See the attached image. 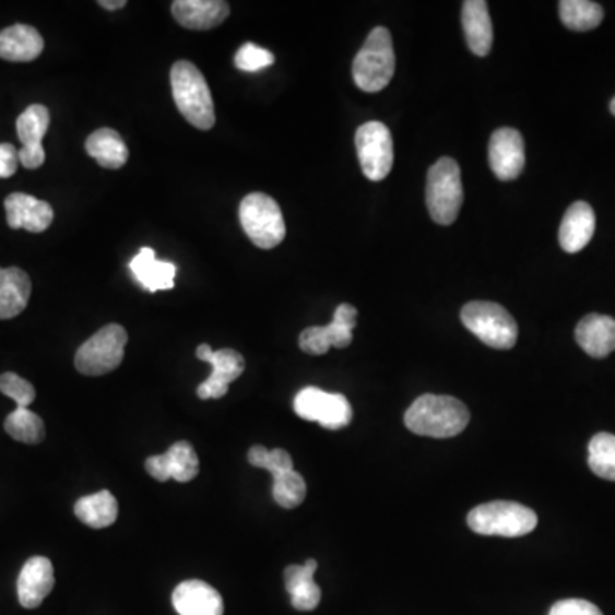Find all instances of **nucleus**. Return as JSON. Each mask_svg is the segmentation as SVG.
<instances>
[{
    "mask_svg": "<svg viewBox=\"0 0 615 615\" xmlns=\"http://www.w3.org/2000/svg\"><path fill=\"white\" fill-rule=\"evenodd\" d=\"M275 57L272 51L259 47L256 44H245L244 47L236 51L235 66L236 69L244 72H259L265 67L274 63Z\"/></svg>",
    "mask_w": 615,
    "mask_h": 615,
    "instance_id": "72a5a7b5",
    "label": "nucleus"
},
{
    "mask_svg": "<svg viewBox=\"0 0 615 615\" xmlns=\"http://www.w3.org/2000/svg\"><path fill=\"white\" fill-rule=\"evenodd\" d=\"M466 523L478 535L498 537H523L537 527L535 511L513 501H490L477 506L466 517Z\"/></svg>",
    "mask_w": 615,
    "mask_h": 615,
    "instance_id": "39448f33",
    "label": "nucleus"
},
{
    "mask_svg": "<svg viewBox=\"0 0 615 615\" xmlns=\"http://www.w3.org/2000/svg\"><path fill=\"white\" fill-rule=\"evenodd\" d=\"M294 412L301 419L317 421L320 426L338 431L350 426L353 421V407L350 400L341 393H329L317 387H306L294 399Z\"/></svg>",
    "mask_w": 615,
    "mask_h": 615,
    "instance_id": "1a4fd4ad",
    "label": "nucleus"
},
{
    "mask_svg": "<svg viewBox=\"0 0 615 615\" xmlns=\"http://www.w3.org/2000/svg\"><path fill=\"white\" fill-rule=\"evenodd\" d=\"M272 496L279 506H283L286 510H293L296 506L301 505L306 498V483L301 474L296 471L286 472V474L274 477V487H272Z\"/></svg>",
    "mask_w": 615,
    "mask_h": 615,
    "instance_id": "2f4dec72",
    "label": "nucleus"
},
{
    "mask_svg": "<svg viewBox=\"0 0 615 615\" xmlns=\"http://www.w3.org/2000/svg\"><path fill=\"white\" fill-rule=\"evenodd\" d=\"M130 271L138 283L150 293L172 289L175 286L177 265L172 262H159L153 248H141L138 256L130 262Z\"/></svg>",
    "mask_w": 615,
    "mask_h": 615,
    "instance_id": "393cba45",
    "label": "nucleus"
},
{
    "mask_svg": "<svg viewBox=\"0 0 615 615\" xmlns=\"http://www.w3.org/2000/svg\"><path fill=\"white\" fill-rule=\"evenodd\" d=\"M317 568V560L308 559L305 565L287 566L284 571L286 590L291 595V604L296 611H315L322 600V590L314 580Z\"/></svg>",
    "mask_w": 615,
    "mask_h": 615,
    "instance_id": "5701e85b",
    "label": "nucleus"
},
{
    "mask_svg": "<svg viewBox=\"0 0 615 615\" xmlns=\"http://www.w3.org/2000/svg\"><path fill=\"white\" fill-rule=\"evenodd\" d=\"M50 126L47 106L32 105L20 115L16 122L21 147L20 163L26 169H36L45 163L44 138Z\"/></svg>",
    "mask_w": 615,
    "mask_h": 615,
    "instance_id": "ddd939ff",
    "label": "nucleus"
},
{
    "mask_svg": "<svg viewBox=\"0 0 615 615\" xmlns=\"http://www.w3.org/2000/svg\"><path fill=\"white\" fill-rule=\"evenodd\" d=\"M357 310L353 305L338 306L332 323L327 327H310L299 335V347L311 356H322L330 347L344 350L353 342V330L356 329Z\"/></svg>",
    "mask_w": 615,
    "mask_h": 615,
    "instance_id": "9b49d317",
    "label": "nucleus"
},
{
    "mask_svg": "<svg viewBox=\"0 0 615 615\" xmlns=\"http://www.w3.org/2000/svg\"><path fill=\"white\" fill-rule=\"evenodd\" d=\"M56 584L54 566L47 557L35 556L26 560L17 578V599L24 608H36L44 604Z\"/></svg>",
    "mask_w": 615,
    "mask_h": 615,
    "instance_id": "f3484780",
    "label": "nucleus"
},
{
    "mask_svg": "<svg viewBox=\"0 0 615 615\" xmlns=\"http://www.w3.org/2000/svg\"><path fill=\"white\" fill-rule=\"evenodd\" d=\"M74 513L91 529H106L117 521L118 502L110 490H99L79 499L74 506Z\"/></svg>",
    "mask_w": 615,
    "mask_h": 615,
    "instance_id": "cd10ccee",
    "label": "nucleus"
},
{
    "mask_svg": "<svg viewBox=\"0 0 615 615\" xmlns=\"http://www.w3.org/2000/svg\"><path fill=\"white\" fill-rule=\"evenodd\" d=\"M5 433L12 439L26 445H38L45 439V424L29 409H16L4 423Z\"/></svg>",
    "mask_w": 615,
    "mask_h": 615,
    "instance_id": "c756f323",
    "label": "nucleus"
},
{
    "mask_svg": "<svg viewBox=\"0 0 615 615\" xmlns=\"http://www.w3.org/2000/svg\"><path fill=\"white\" fill-rule=\"evenodd\" d=\"M462 323L493 350H511L517 344V322L498 303H469L462 308Z\"/></svg>",
    "mask_w": 615,
    "mask_h": 615,
    "instance_id": "0eeeda50",
    "label": "nucleus"
},
{
    "mask_svg": "<svg viewBox=\"0 0 615 615\" xmlns=\"http://www.w3.org/2000/svg\"><path fill=\"white\" fill-rule=\"evenodd\" d=\"M0 392L11 397L16 402L17 409H28L36 397L35 387L24 378L17 377L16 372L0 375Z\"/></svg>",
    "mask_w": 615,
    "mask_h": 615,
    "instance_id": "f704fd0d",
    "label": "nucleus"
},
{
    "mask_svg": "<svg viewBox=\"0 0 615 615\" xmlns=\"http://www.w3.org/2000/svg\"><path fill=\"white\" fill-rule=\"evenodd\" d=\"M44 47V38L28 24H14L0 32V59L8 62H32L42 56Z\"/></svg>",
    "mask_w": 615,
    "mask_h": 615,
    "instance_id": "b1692460",
    "label": "nucleus"
},
{
    "mask_svg": "<svg viewBox=\"0 0 615 615\" xmlns=\"http://www.w3.org/2000/svg\"><path fill=\"white\" fill-rule=\"evenodd\" d=\"M356 150L360 168L371 181L389 177L393 166V139L389 127L381 122H368L356 132Z\"/></svg>",
    "mask_w": 615,
    "mask_h": 615,
    "instance_id": "9d476101",
    "label": "nucleus"
},
{
    "mask_svg": "<svg viewBox=\"0 0 615 615\" xmlns=\"http://www.w3.org/2000/svg\"><path fill=\"white\" fill-rule=\"evenodd\" d=\"M5 217L12 229H26L29 233L47 232L54 223V209L45 200L26 193H11L5 199Z\"/></svg>",
    "mask_w": 615,
    "mask_h": 615,
    "instance_id": "dca6fc26",
    "label": "nucleus"
},
{
    "mask_svg": "<svg viewBox=\"0 0 615 615\" xmlns=\"http://www.w3.org/2000/svg\"><path fill=\"white\" fill-rule=\"evenodd\" d=\"M489 165L502 181L517 180L525 168V144L518 130L502 127L490 135Z\"/></svg>",
    "mask_w": 615,
    "mask_h": 615,
    "instance_id": "4468645a",
    "label": "nucleus"
},
{
    "mask_svg": "<svg viewBox=\"0 0 615 615\" xmlns=\"http://www.w3.org/2000/svg\"><path fill=\"white\" fill-rule=\"evenodd\" d=\"M248 462L259 469H265L271 472L272 477L286 474V472L294 471L293 459L283 448H275V450H267L262 445H256L248 451Z\"/></svg>",
    "mask_w": 615,
    "mask_h": 615,
    "instance_id": "473e14b6",
    "label": "nucleus"
},
{
    "mask_svg": "<svg viewBox=\"0 0 615 615\" xmlns=\"http://www.w3.org/2000/svg\"><path fill=\"white\" fill-rule=\"evenodd\" d=\"M173 17L187 29L216 28L229 16V4L223 0H177Z\"/></svg>",
    "mask_w": 615,
    "mask_h": 615,
    "instance_id": "6ab92c4d",
    "label": "nucleus"
},
{
    "mask_svg": "<svg viewBox=\"0 0 615 615\" xmlns=\"http://www.w3.org/2000/svg\"><path fill=\"white\" fill-rule=\"evenodd\" d=\"M549 615H604L596 605L587 600L568 599L560 600L551 608Z\"/></svg>",
    "mask_w": 615,
    "mask_h": 615,
    "instance_id": "c9c22d12",
    "label": "nucleus"
},
{
    "mask_svg": "<svg viewBox=\"0 0 615 615\" xmlns=\"http://www.w3.org/2000/svg\"><path fill=\"white\" fill-rule=\"evenodd\" d=\"M172 600L173 607L180 615L224 614L223 596L205 581H184L175 588Z\"/></svg>",
    "mask_w": 615,
    "mask_h": 615,
    "instance_id": "a211bd4d",
    "label": "nucleus"
},
{
    "mask_svg": "<svg viewBox=\"0 0 615 615\" xmlns=\"http://www.w3.org/2000/svg\"><path fill=\"white\" fill-rule=\"evenodd\" d=\"M98 4L108 11H117V9L126 8L127 2L126 0H99Z\"/></svg>",
    "mask_w": 615,
    "mask_h": 615,
    "instance_id": "4c0bfd02",
    "label": "nucleus"
},
{
    "mask_svg": "<svg viewBox=\"0 0 615 615\" xmlns=\"http://www.w3.org/2000/svg\"><path fill=\"white\" fill-rule=\"evenodd\" d=\"M395 74L392 35L385 26L369 33L353 63V79L365 93L385 90Z\"/></svg>",
    "mask_w": 615,
    "mask_h": 615,
    "instance_id": "7ed1b4c3",
    "label": "nucleus"
},
{
    "mask_svg": "<svg viewBox=\"0 0 615 615\" xmlns=\"http://www.w3.org/2000/svg\"><path fill=\"white\" fill-rule=\"evenodd\" d=\"M145 471L159 483L175 478L177 483H190L199 474V457L189 441H178L166 453L154 454L145 460Z\"/></svg>",
    "mask_w": 615,
    "mask_h": 615,
    "instance_id": "2eb2a0df",
    "label": "nucleus"
},
{
    "mask_svg": "<svg viewBox=\"0 0 615 615\" xmlns=\"http://www.w3.org/2000/svg\"><path fill=\"white\" fill-rule=\"evenodd\" d=\"M129 341L127 330L118 323L103 327L87 339L75 353V368L86 377H102L122 365L126 345Z\"/></svg>",
    "mask_w": 615,
    "mask_h": 615,
    "instance_id": "6e6552de",
    "label": "nucleus"
},
{
    "mask_svg": "<svg viewBox=\"0 0 615 615\" xmlns=\"http://www.w3.org/2000/svg\"><path fill=\"white\" fill-rule=\"evenodd\" d=\"M86 151L103 168L120 169L129 159L126 142L114 129H99L91 133L86 141Z\"/></svg>",
    "mask_w": 615,
    "mask_h": 615,
    "instance_id": "bb28decb",
    "label": "nucleus"
},
{
    "mask_svg": "<svg viewBox=\"0 0 615 615\" xmlns=\"http://www.w3.org/2000/svg\"><path fill=\"white\" fill-rule=\"evenodd\" d=\"M197 357L212 366L211 377L197 389V395L202 400L226 395L229 385L245 371L244 356L235 350L212 351L211 345L202 344L197 347Z\"/></svg>",
    "mask_w": 615,
    "mask_h": 615,
    "instance_id": "f8f14e48",
    "label": "nucleus"
},
{
    "mask_svg": "<svg viewBox=\"0 0 615 615\" xmlns=\"http://www.w3.org/2000/svg\"><path fill=\"white\" fill-rule=\"evenodd\" d=\"M575 338L588 356L596 359L608 356L615 351V320L607 315H587L578 323Z\"/></svg>",
    "mask_w": 615,
    "mask_h": 615,
    "instance_id": "412c9836",
    "label": "nucleus"
},
{
    "mask_svg": "<svg viewBox=\"0 0 615 615\" xmlns=\"http://www.w3.org/2000/svg\"><path fill=\"white\" fill-rule=\"evenodd\" d=\"M20 163V151L12 144H0V178H11Z\"/></svg>",
    "mask_w": 615,
    "mask_h": 615,
    "instance_id": "e433bc0d",
    "label": "nucleus"
},
{
    "mask_svg": "<svg viewBox=\"0 0 615 615\" xmlns=\"http://www.w3.org/2000/svg\"><path fill=\"white\" fill-rule=\"evenodd\" d=\"M559 16L566 28L572 32H590L604 20V9L590 0H563L559 2Z\"/></svg>",
    "mask_w": 615,
    "mask_h": 615,
    "instance_id": "c85d7f7f",
    "label": "nucleus"
},
{
    "mask_svg": "<svg viewBox=\"0 0 615 615\" xmlns=\"http://www.w3.org/2000/svg\"><path fill=\"white\" fill-rule=\"evenodd\" d=\"M471 412L459 399L448 395H426L419 399L405 412V426L414 435L429 438H451L469 426Z\"/></svg>",
    "mask_w": 615,
    "mask_h": 615,
    "instance_id": "f257e3e1",
    "label": "nucleus"
},
{
    "mask_svg": "<svg viewBox=\"0 0 615 615\" xmlns=\"http://www.w3.org/2000/svg\"><path fill=\"white\" fill-rule=\"evenodd\" d=\"M595 212L587 202H575L566 211L559 227V245L566 253H578L592 241L595 233Z\"/></svg>",
    "mask_w": 615,
    "mask_h": 615,
    "instance_id": "aec40b11",
    "label": "nucleus"
},
{
    "mask_svg": "<svg viewBox=\"0 0 615 615\" xmlns=\"http://www.w3.org/2000/svg\"><path fill=\"white\" fill-rule=\"evenodd\" d=\"M173 99L190 126L211 130L216 123V111L204 74L189 60H178L172 67Z\"/></svg>",
    "mask_w": 615,
    "mask_h": 615,
    "instance_id": "f03ea898",
    "label": "nucleus"
},
{
    "mask_svg": "<svg viewBox=\"0 0 615 615\" xmlns=\"http://www.w3.org/2000/svg\"><path fill=\"white\" fill-rule=\"evenodd\" d=\"M462 26L472 54L486 57L493 48L494 32L489 8L484 0H466L462 8Z\"/></svg>",
    "mask_w": 615,
    "mask_h": 615,
    "instance_id": "4be33fe9",
    "label": "nucleus"
},
{
    "mask_svg": "<svg viewBox=\"0 0 615 615\" xmlns=\"http://www.w3.org/2000/svg\"><path fill=\"white\" fill-rule=\"evenodd\" d=\"M588 465L593 474L615 483V436L599 433L588 445Z\"/></svg>",
    "mask_w": 615,
    "mask_h": 615,
    "instance_id": "7c9ffc66",
    "label": "nucleus"
},
{
    "mask_svg": "<svg viewBox=\"0 0 615 615\" xmlns=\"http://www.w3.org/2000/svg\"><path fill=\"white\" fill-rule=\"evenodd\" d=\"M611 111H612V114L615 115V98L612 99V103H611Z\"/></svg>",
    "mask_w": 615,
    "mask_h": 615,
    "instance_id": "58836bf2",
    "label": "nucleus"
},
{
    "mask_svg": "<svg viewBox=\"0 0 615 615\" xmlns=\"http://www.w3.org/2000/svg\"><path fill=\"white\" fill-rule=\"evenodd\" d=\"M426 204L435 223L450 226L463 204L462 173L459 163L441 157L427 172Z\"/></svg>",
    "mask_w": 615,
    "mask_h": 615,
    "instance_id": "20e7f679",
    "label": "nucleus"
},
{
    "mask_svg": "<svg viewBox=\"0 0 615 615\" xmlns=\"http://www.w3.org/2000/svg\"><path fill=\"white\" fill-rule=\"evenodd\" d=\"M32 279L17 267L0 269V320L17 317L28 306Z\"/></svg>",
    "mask_w": 615,
    "mask_h": 615,
    "instance_id": "a878e982",
    "label": "nucleus"
},
{
    "mask_svg": "<svg viewBox=\"0 0 615 615\" xmlns=\"http://www.w3.org/2000/svg\"><path fill=\"white\" fill-rule=\"evenodd\" d=\"M239 223L251 244L262 250H272L283 244L286 236L283 211L277 202L265 193H250L241 200Z\"/></svg>",
    "mask_w": 615,
    "mask_h": 615,
    "instance_id": "423d86ee",
    "label": "nucleus"
}]
</instances>
